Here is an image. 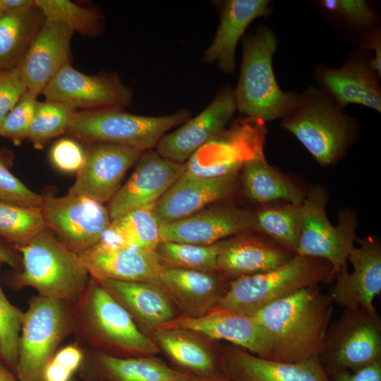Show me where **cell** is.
Listing matches in <instances>:
<instances>
[{
    "instance_id": "cell-30",
    "label": "cell",
    "mask_w": 381,
    "mask_h": 381,
    "mask_svg": "<svg viewBox=\"0 0 381 381\" xmlns=\"http://www.w3.org/2000/svg\"><path fill=\"white\" fill-rule=\"evenodd\" d=\"M152 334L158 348L179 366L181 370L201 377L225 380L219 357L195 332L169 328L157 329Z\"/></svg>"
},
{
    "instance_id": "cell-34",
    "label": "cell",
    "mask_w": 381,
    "mask_h": 381,
    "mask_svg": "<svg viewBox=\"0 0 381 381\" xmlns=\"http://www.w3.org/2000/svg\"><path fill=\"white\" fill-rule=\"evenodd\" d=\"M302 223L301 205L270 206L254 213V229L296 253Z\"/></svg>"
},
{
    "instance_id": "cell-5",
    "label": "cell",
    "mask_w": 381,
    "mask_h": 381,
    "mask_svg": "<svg viewBox=\"0 0 381 381\" xmlns=\"http://www.w3.org/2000/svg\"><path fill=\"white\" fill-rule=\"evenodd\" d=\"M277 47L274 32L258 27L243 40V56L238 85L234 92L237 110L246 117L262 121L281 119L296 94L282 90L272 67Z\"/></svg>"
},
{
    "instance_id": "cell-33",
    "label": "cell",
    "mask_w": 381,
    "mask_h": 381,
    "mask_svg": "<svg viewBox=\"0 0 381 381\" xmlns=\"http://www.w3.org/2000/svg\"><path fill=\"white\" fill-rule=\"evenodd\" d=\"M152 209H135L112 219L100 241L155 250L161 238Z\"/></svg>"
},
{
    "instance_id": "cell-31",
    "label": "cell",
    "mask_w": 381,
    "mask_h": 381,
    "mask_svg": "<svg viewBox=\"0 0 381 381\" xmlns=\"http://www.w3.org/2000/svg\"><path fill=\"white\" fill-rule=\"evenodd\" d=\"M262 150L258 149L241 168L246 195L260 203L284 200L301 205L305 198L302 192L266 162Z\"/></svg>"
},
{
    "instance_id": "cell-51",
    "label": "cell",
    "mask_w": 381,
    "mask_h": 381,
    "mask_svg": "<svg viewBox=\"0 0 381 381\" xmlns=\"http://www.w3.org/2000/svg\"><path fill=\"white\" fill-rule=\"evenodd\" d=\"M5 14H6V13L5 12L4 8L1 1L0 0V18L4 16Z\"/></svg>"
},
{
    "instance_id": "cell-35",
    "label": "cell",
    "mask_w": 381,
    "mask_h": 381,
    "mask_svg": "<svg viewBox=\"0 0 381 381\" xmlns=\"http://www.w3.org/2000/svg\"><path fill=\"white\" fill-rule=\"evenodd\" d=\"M220 243L196 245L162 241L155 249L164 266L214 273Z\"/></svg>"
},
{
    "instance_id": "cell-29",
    "label": "cell",
    "mask_w": 381,
    "mask_h": 381,
    "mask_svg": "<svg viewBox=\"0 0 381 381\" xmlns=\"http://www.w3.org/2000/svg\"><path fill=\"white\" fill-rule=\"evenodd\" d=\"M294 255L277 243L243 233L220 243L217 270L234 279L274 269Z\"/></svg>"
},
{
    "instance_id": "cell-39",
    "label": "cell",
    "mask_w": 381,
    "mask_h": 381,
    "mask_svg": "<svg viewBox=\"0 0 381 381\" xmlns=\"http://www.w3.org/2000/svg\"><path fill=\"white\" fill-rule=\"evenodd\" d=\"M2 264L0 261V272ZM23 316L24 312L13 305L6 296L0 282V356L14 373Z\"/></svg>"
},
{
    "instance_id": "cell-12",
    "label": "cell",
    "mask_w": 381,
    "mask_h": 381,
    "mask_svg": "<svg viewBox=\"0 0 381 381\" xmlns=\"http://www.w3.org/2000/svg\"><path fill=\"white\" fill-rule=\"evenodd\" d=\"M263 121L246 117L224 130L186 163V171L204 178L236 174L246 160L263 147Z\"/></svg>"
},
{
    "instance_id": "cell-8",
    "label": "cell",
    "mask_w": 381,
    "mask_h": 381,
    "mask_svg": "<svg viewBox=\"0 0 381 381\" xmlns=\"http://www.w3.org/2000/svg\"><path fill=\"white\" fill-rule=\"evenodd\" d=\"M74 305L36 295L24 312L15 373L18 381H42L44 367L73 333Z\"/></svg>"
},
{
    "instance_id": "cell-41",
    "label": "cell",
    "mask_w": 381,
    "mask_h": 381,
    "mask_svg": "<svg viewBox=\"0 0 381 381\" xmlns=\"http://www.w3.org/2000/svg\"><path fill=\"white\" fill-rule=\"evenodd\" d=\"M0 202L40 208L42 196L28 188L0 159Z\"/></svg>"
},
{
    "instance_id": "cell-7",
    "label": "cell",
    "mask_w": 381,
    "mask_h": 381,
    "mask_svg": "<svg viewBox=\"0 0 381 381\" xmlns=\"http://www.w3.org/2000/svg\"><path fill=\"white\" fill-rule=\"evenodd\" d=\"M190 117L187 109L162 116L135 115L123 108L76 111L66 133L87 144L109 143L143 152L156 147L167 131Z\"/></svg>"
},
{
    "instance_id": "cell-36",
    "label": "cell",
    "mask_w": 381,
    "mask_h": 381,
    "mask_svg": "<svg viewBox=\"0 0 381 381\" xmlns=\"http://www.w3.org/2000/svg\"><path fill=\"white\" fill-rule=\"evenodd\" d=\"M45 228L40 208L0 202V238L7 244L23 246Z\"/></svg>"
},
{
    "instance_id": "cell-11",
    "label": "cell",
    "mask_w": 381,
    "mask_h": 381,
    "mask_svg": "<svg viewBox=\"0 0 381 381\" xmlns=\"http://www.w3.org/2000/svg\"><path fill=\"white\" fill-rule=\"evenodd\" d=\"M46 225L67 248L80 255L97 244L111 223L107 207L83 195H42Z\"/></svg>"
},
{
    "instance_id": "cell-42",
    "label": "cell",
    "mask_w": 381,
    "mask_h": 381,
    "mask_svg": "<svg viewBox=\"0 0 381 381\" xmlns=\"http://www.w3.org/2000/svg\"><path fill=\"white\" fill-rule=\"evenodd\" d=\"M319 4L323 8L360 28H369L377 20L376 13L365 1L322 0Z\"/></svg>"
},
{
    "instance_id": "cell-23",
    "label": "cell",
    "mask_w": 381,
    "mask_h": 381,
    "mask_svg": "<svg viewBox=\"0 0 381 381\" xmlns=\"http://www.w3.org/2000/svg\"><path fill=\"white\" fill-rule=\"evenodd\" d=\"M236 175L204 178L185 171L152 209L159 224L186 218L229 197L235 190Z\"/></svg>"
},
{
    "instance_id": "cell-37",
    "label": "cell",
    "mask_w": 381,
    "mask_h": 381,
    "mask_svg": "<svg viewBox=\"0 0 381 381\" xmlns=\"http://www.w3.org/2000/svg\"><path fill=\"white\" fill-rule=\"evenodd\" d=\"M45 19L62 23L74 32L95 37L102 30L103 18L98 10L83 7L70 0H34Z\"/></svg>"
},
{
    "instance_id": "cell-15",
    "label": "cell",
    "mask_w": 381,
    "mask_h": 381,
    "mask_svg": "<svg viewBox=\"0 0 381 381\" xmlns=\"http://www.w3.org/2000/svg\"><path fill=\"white\" fill-rule=\"evenodd\" d=\"M358 246L350 252L347 265L337 274L329 294L333 303L344 309L362 308L377 313L373 301L381 292V246L373 237L358 240Z\"/></svg>"
},
{
    "instance_id": "cell-10",
    "label": "cell",
    "mask_w": 381,
    "mask_h": 381,
    "mask_svg": "<svg viewBox=\"0 0 381 381\" xmlns=\"http://www.w3.org/2000/svg\"><path fill=\"white\" fill-rule=\"evenodd\" d=\"M327 191L313 187L301 204L302 223L295 255L320 258L332 266L334 276L346 265L354 246L357 218L348 210L341 212L338 224L333 226L325 212Z\"/></svg>"
},
{
    "instance_id": "cell-49",
    "label": "cell",
    "mask_w": 381,
    "mask_h": 381,
    "mask_svg": "<svg viewBox=\"0 0 381 381\" xmlns=\"http://www.w3.org/2000/svg\"><path fill=\"white\" fill-rule=\"evenodd\" d=\"M0 381H18L15 373L8 368L0 356Z\"/></svg>"
},
{
    "instance_id": "cell-1",
    "label": "cell",
    "mask_w": 381,
    "mask_h": 381,
    "mask_svg": "<svg viewBox=\"0 0 381 381\" xmlns=\"http://www.w3.org/2000/svg\"><path fill=\"white\" fill-rule=\"evenodd\" d=\"M332 304L329 295L314 285L249 313L269 336L270 360L298 363L318 358Z\"/></svg>"
},
{
    "instance_id": "cell-27",
    "label": "cell",
    "mask_w": 381,
    "mask_h": 381,
    "mask_svg": "<svg viewBox=\"0 0 381 381\" xmlns=\"http://www.w3.org/2000/svg\"><path fill=\"white\" fill-rule=\"evenodd\" d=\"M270 1L228 0L223 3L220 21L214 38L202 54L205 63H216L225 73L236 68L237 44L248 25L255 19L270 12Z\"/></svg>"
},
{
    "instance_id": "cell-13",
    "label": "cell",
    "mask_w": 381,
    "mask_h": 381,
    "mask_svg": "<svg viewBox=\"0 0 381 381\" xmlns=\"http://www.w3.org/2000/svg\"><path fill=\"white\" fill-rule=\"evenodd\" d=\"M46 99L60 102L76 111L124 108L133 93L114 73L87 75L67 64L42 93Z\"/></svg>"
},
{
    "instance_id": "cell-45",
    "label": "cell",
    "mask_w": 381,
    "mask_h": 381,
    "mask_svg": "<svg viewBox=\"0 0 381 381\" xmlns=\"http://www.w3.org/2000/svg\"><path fill=\"white\" fill-rule=\"evenodd\" d=\"M329 377L330 381H381V361Z\"/></svg>"
},
{
    "instance_id": "cell-22",
    "label": "cell",
    "mask_w": 381,
    "mask_h": 381,
    "mask_svg": "<svg viewBox=\"0 0 381 381\" xmlns=\"http://www.w3.org/2000/svg\"><path fill=\"white\" fill-rule=\"evenodd\" d=\"M219 359L226 381H330L318 358L284 363L226 346Z\"/></svg>"
},
{
    "instance_id": "cell-28",
    "label": "cell",
    "mask_w": 381,
    "mask_h": 381,
    "mask_svg": "<svg viewBox=\"0 0 381 381\" xmlns=\"http://www.w3.org/2000/svg\"><path fill=\"white\" fill-rule=\"evenodd\" d=\"M159 284L184 312L183 316L197 318L217 306L229 284L214 273L164 266Z\"/></svg>"
},
{
    "instance_id": "cell-14",
    "label": "cell",
    "mask_w": 381,
    "mask_h": 381,
    "mask_svg": "<svg viewBox=\"0 0 381 381\" xmlns=\"http://www.w3.org/2000/svg\"><path fill=\"white\" fill-rule=\"evenodd\" d=\"M88 144L84 164L68 193L83 195L103 204L109 202L117 193L126 171L143 152L109 143Z\"/></svg>"
},
{
    "instance_id": "cell-17",
    "label": "cell",
    "mask_w": 381,
    "mask_h": 381,
    "mask_svg": "<svg viewBox=\"0 0 381 381\" xmlns=\"http://www.w3.org/2000/svg\"><path fill=\"white\" fill-rule=\"evenodd\" d=\"M237 110L234 90L224 88L198 116L164 135L157 152L167 159L185 164L200 147L219 135Z\"/></svg>"
},
{
    "instance_id": "cell-43",
    "label": "cell",
    "mask_w": 381,
    "mask_h": 381,
    "mask_svg": "<svg viewBox=\"0 0 381 381\" xmlns=\"http://www.w3.org/2000/svg\"><path fill=\"white\" fill-rule=\"evenodd\" d=\"M49 158L53 165L66 173H78L85 159V150L71 138L56 140L50 149Z\"/></svg>"
},
{
    "instance_id": "cell-48",
    "label": "cell",
    "mask_w": 381,
    "mask_h": 381,
    "mask_svg": "<svg viewBox=\"0 0 381 381\" xmlns=\"http://www.w3.org/2000/svg\"><path fill=\"white\" fill-rule=\"evenodd\" d=\"M6 13L21 10L35 4L34 0H1Z\"/></svg>"
},
{
    "instance_id": "cell-26",
    "label": "cell",
    "mask_w": 381,
    "mask_h": 381,
    "mask_svg": "<svg viewBox=\"0 0 381 381\" xmlns=\"http://www.w3.org/2000/svg\"><path fill=\"white\" fill-rule=\"evenodd\" d=\"M97 282L126 309L138 328L147 335L150 332L153 334L176 317L172 301L158 284L113 279Z\"/></svg>"
},
{
    "instance_id": "cell-38",
    "label": "cell",
    "mask_w": 381,
    "mask_h": 381,
    "mask_svg": "<svg viewBox=\"0 0 381 381\" xmlns=\"http://www.w3.org/2000/svg\"><path fill=\"white\" fill-rule=\"evenodd\" d=\"M76 111L73 107L57 101L40 102L28 130L29 139L36 148H42L53 138L66 133Z\"/></svg>"
},
{
    "instance_id": "cell-16",
    "label": "cell",
    "mask_w": 381,
    "mask_h": 381,
    "mask_svg": "<svg viewBox=\"0 0 381 381\" xmlns=\"http://www.w3.org/2000/svg\"><path fill=\"white\" fill-rule=\"evenodd\" d=\"M185 171V164L163 158L157 152L142 154L131 176L109 202L111 219L135 209L152 208Z\"/></svg>"
},
{
    "instance_id": "cell-4",
    "label": "cell",
    "mask_w": 381,
    "mask_h": 381,
    "mask_svg": "<svg viewBox=\"0 0 381 381\" xmlns=\"http://www.w3.org/2000/svg\"><path fill=\"white\" fill-rule=\"evenodd\" d=\"M291 132L321 165L337 162L356 135V122L321 88L309 87L296 95L281 118Z\"/></svg>"
},
{
    "instance_id": "cell-50",
    "label": "cell",
    "mask_w": 381,
    "mask_h": 381,
    "mask_svg": "<svg viewBox=\"0 0 381 381\" xmlns=\"http://www.w3.org/2000/svg\"><path fill=\"white\" fill-rule=\"evenodd\" d=\"M195 381H225L224 380H215V379H209V378H205V377H200L197 380Z\"/></svg>"
},
{
    "instance_id": "cell-52",
    "label": "cell",
    "mask_w": 381,
    "mask_h": 381,
    "mask_svg": "<svg viewBox=\"0 0 381 381\" xmlns=\"http://www.w3.org/2000/svg\"><path fill=\"white\" fill-rule=\"evenodd\" d=\"M72 381H76V380H75L73 379Z\"/></svg>"
},
{
    "instance_id": "cell-19",
    "label": "cell",
    "mask_w": 381,
    "mask_h": 381,
    "mask_svg": "<svg viewBox=\"0 0 381 381\" xmlns=\"http://www.w3.org/2000/svg\"><path fill=\"white\" fill-rule=\"evenodd\" d=\"M180 328L224 340L253 354L270 359L271 343L267 333L250 313L212 310L205 315L179 316L158 329Z\"/></svg>"
},
{
    "instance_id": "cell-2",
    "label": "cell",
    "mask_w": 381,
    "mask_h": 381,
    "mask_svg": "<svg viewBox=\"0 0 381 381\" xmlns=\"http://www.w3.org/2000/svg\"><path fill=\"white\" fill-rule=\"evenodd\" d=\"M85 349L118 357L148 356L159 351L126 309L95 279L74 304L73 333Z\"/></svg>"
},
{
    "instance_id": "cell-46",
    "label": "cell",
    "mask_w": 381,
    "mask_h": 381,
    "mask_svg": "<svg viewBox=\"0 0 381 381\" xmlns=\"http://www.w3.org/2000/svg\"><path fill=\"white\" fill-rule=\"evenodd\" d=\"M361 49H371L375 51V56L369 61L372 69L378 75H381V35L380 30H376L368 33L362 40Z\"/></svg>"
},
{
    "instance_id": "cell-32",
    "label": "cell",
    "mask_w": 381,
    "mask_h": 381,
    "mask_svg": "<svg viewBox=\"0 0 381 381\" xmlns=\"http://www.w3.org/2000/svg\"><path fill=\"white\" fill-rule=\"evenodd\" d=\"M44 20L35 4L0 18V72L17 68Z\"/></svg>"
},
{
    "instance_id": "cell-9",
    "label": "cell",
    "mask_w": 381,
    "mask_h": 381,
    "mask_svg": "<svg viewBox=\"0 0 381 381\" xmlns=\"http://www.w3.org/2000/svg\"><path fill=\"white\" fill-rule=\"evenodd\" d=\"M318 358L329 377L381 361V320L377 313L344 309L329 324Z\"/></svg>"
},
{
    "instance_id": "cell-20",
    "label": "cell",
    "mask_w": 381,
    "mask_h": 381,
    "mask_svg": "<svg viewBox=\"0 0 381 381\" xmlns=\"http://www.w3.org/2000/svg\"><path fill=\"white\" fill-rule=\"evenodd\" d=\"M90 277L158 284L164 265L155 250L99 241L78 255Z\"/></svg>"
},
{
    "instance_id": "cell-3",
    "label": "cell",
    "mask_w": 381,
    "mask_h": 381,
    "mask_svg": "<svg viewBox=\"0 0 381 381\" xmlns=\"http://www.w3.org/2000/svg\"><path fill=\"white\" fill-rule=\"evenodd\" d=\"M21 269L11 282L16 288L30 286L43 297L75 304L90 276L78 254L67 248L45 228L26 244L14 247Z\"/></svg>"
},
{
    "instance_id": "cell-21",
    "label": "cell",
    "mask_w": 381,
    "mask_h": 381,
    "mask_svg": "<svg viewBox=\"0 0 381 381\" xmlns=\"http://www.w3.org/2000/svg\"><path fill=\"white\" fill-rule=\"evenodd\" d=\"M74 32L45 19L16 70L28 90L38 96L60 69L71 61Z\"/></svg>"
},
{
    "instance_id": "cell-6",
    "label": "cell",
    "mask_w": 381,
    "mask_h": 381,
    "mask_svg": "<svg viewBox=\"0 0 381 381\" xmlns=\"http://www.w3.org/2000/svg\"><path fill=\"white\" fill-rule=\"evenodd\" d=\"M333 278L332 266L327 260L294 255L274 269L232 279L214 309L252 313L306 287L329 282Z\"/></svg>"
},
{
    "instance_id": "cell-47",
    "label": "cell",
    "mask_w": 381,
    "mask_h": 381,
    "mask_svg": "<svg viewBox=\"0 0 381 381\" xmlns=\"http://www.w3.org/2000/svg\"><path fill=\"white\" fill-rule=\"evenodd\" d=\"M0 261L16 270L21 269V258L19 253L11 246L1 241Z\"/></svg>"
},
{
    "instance_id": "cell-40",
    "label": "cell",
    "mask_w": 381,
    "mask_h": 381,
    "mask_svg": "<svg viewBox=\"0 0 381 381\" xmlns=\"http://www.w3.org/2000/svg\"><path fill=\"white\" fill-rule=\"evenodd\" d=\"M39 102L37 95L28 90L2 121L0 136L10 139L15 143L27 139Z\"/></svg>"
},
{
    "instance_id": "cell-44",
    "label": "cell",
    "mask_w": 381,
    "mask_h": 381,
    "mask_svg": "<svg viewBox=\"0 0 381 381\" xmlns=\"http://www.w3.org/2000/svg\"><path fill=\"white\" fill-rule=\"evenodd\" d=\"M28 90L16 69L0 72V126Z\"/></svg>"
},
{
    "instance_id": "cell-25",
    "label": "cell",
    "mask_w": 381,
    "mask_h": 381,
    "mask_svg": "<svg viewBox=\"0 0 381 381\" xmlns=\"http://www.w3.org/2000/svg\"><path fill=\"white\" fill-rule=\"evenodd\" d=\"M315 76L321 89L341 109L356 104L380 112V77L361 54L352 56L339 68L320 66Z\"/></svg>"
},
{
    "instance_id": "cell-24",
    "label": "cell",
    "mask_w": 381,
    "mask_h": 381,
    "mask_svg": "<svg viewBox=\"0 0 381 381\" xmlns=\"http://www.w3.org/2000/svg\"><path fill=\"white\" fill-rule=\"evenodd\" d=\"M85 349L80 371L87 381H195L201 377L152 356L118 357Z\"/></svg>"
},
{
    "instance_id": "cell-18",
    "label": "cell",
    "mask_w": 381,
    "mask_h": 381,
    "mask_svg": "<svg viewBox=\"0 0 381 381\" xmlns=\"http://www.w3.org/2000/svg\"><path fill=\"white\" fill-rule=\"evenodd\" d=\"M250 229H254V212L230 204H221L159 225V234L161 241L205 246Z\"/></svg>"
}]
</instances>
